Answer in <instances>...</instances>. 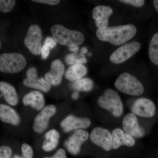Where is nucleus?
<instances>
[{
  "instance_id": "25",
  "label": "nucleus",
  "mask_w": 158,
  "mask_h": 158,
  "mask_svg": "<svg viewBox=\"0 0 158 158\" xmlns=\"http://www.w3.org/2000/svg\"><path fill=\"white\" fill-rule=\"evenodd\" d=\"M65 61L69 65H72L85 64L87 62V60L84 54L73 53L68 54L65 56Z\"/></svg>"
},
{
  "instance_id": "36",
  "label": "nucleus",
  "mask_w": 158,
  "mask_h": 158,
  "mask_svg": "<svg viewBox=\"0 0 158 158\" xmlns=\"http://www.w3.org/2000/svg\"><path fill=\"white\" fill-rule=\"evenodd\" d=\"M88 52V49L86 48V47L82 48L81 49V53L83 54L86 53Z\"/></svg>"
},
{
  "instance_id": "32",
  "label": "nucleus",
  "mask_w": 158,
  "mask_h": 158,
  "mask_svg": "<svg viewBox=\"0 0 158 158\" xmlns=\"http://www.w3.org/2000/svg\"><path fill=\"white\" fill-rule=\"evenodd\" d=\"M65 151L62 148H60L52 156L46 157L44 158H66Z\"/></svg>"
},
{
  "instance_id": "33",
  "label": "nucleus",
  "mask_w": 158,
  "mask_h": 158,
  "mask_svg": "<svg viewBox=\"0 0 158 158\" xmlns=\"http://www.w3.org/2000/svg\"><path fill=\"white\" fill-rule=\"evenodd\" d=\"M69 50L71 52H73L74 53H78L79 50V48L78 46L69 48Z\"/></svg>"
},
{
  "instance_id": "13",
  "label": "nucleus",
  "mask_w": 158,
  "mask_h": 158,
  "mask_svg": "<svg viewBox=\"0 0 158 158\" xmlns=\"http://www.w3.org/2000/svg\"><path fill=\"white\" fill-rule=\"evenodd\" d=\"M132 112L141 117L150 118L154 116L156 106L152 101L146 98H139L134 102Z\"/></svg>"
},
{
  "instance_id": "6",
  "label": "nucleus",
  "mask_w": 158,
  "mask_h": 158,
  "mask_svg": "<svg viewBox=\"0 0 158 158\" xmlns=\"http://www.w3.org/2000/svg\"><path fill=\"white\" fill-rule=\"evenodd\" d=\"M141 47V43L137 41L125 44L111 54L110 58V62L114 64H122L139 52Z\"/></svg>"
},
{
  "instance_id": "8",
  "label": "nucleus",
  "mask_w": 158,
  "mask_h": 158,
  "mask_svg": "<svg viewBox=\"0 0 158 158\" xmlns=\"http://www.w3.org/2000/svg\"><path fill=\"white\" fill-rule=\"evenodd\" d=\"M90 139L92 142L106 151L113 148V137L111 133L102 127L94 128L90 134Z\"/></svg>"
},
{
  "instance_id": "22",
  "label": "nucleus",
  "mask_w": 158,
  "mask_h": 158,
  "mask_svg": "<svg viewBox=\"0 0 158 158\" xmlns=\"http://www.w3.org/2000/svg\"><path fill=\"white\" fill-rule=\"evenodd\" d=\"M42 148L45 152H50L56 148L59 142V134L56 130H50L46 133Z\"/></svg>"
},
{
  "instance_id": "15",
  "label": "nucleus",
  "mask_w": 158,
  "mask_h": 158,
  "mask_svg": "<svg viewBox=\"0 0 158 158\" xmlns=\"http://www.w3.org/2000/svg\"><path fill=\"white\" fill-rule=\"evenodd\" d=\"M113 13V10L109 6H97L92 11V17L95 20V25L98 29L108 27L109 19Z\"/></svg>"
},
{
  "instance_id": "7",
  "label": "nucleus",
  "mask_w": 158,
  "mask_h": 158,
  "mask_svg": "<svg viewBox=\"0 0 158 158\" xmlns=\"http://www.w3.org/2000/svg\"><path fill=\"white\" fill-rule=\"evenodd\" d=\"M42 40L41 29L39 26L34 24L29 28L24 42L31 53L39 55L41 54Z\"/></svg>"
},
{
  "instance_id": "5",
  "label": "nucleus",
  "mask_w": 158,
  "mask_h": 158,
  "mask_svg": "<svg viewBox=\"0 0 158 158\" xmlns=\"http://www.w3.org/2000/svg\"><path fill=\"white\" fill-rule=\"evenodd\" d=\"M26 58L18 53H3L0 56V71L4 73H16L27 65Z\"/></svg>"
},
{
  "instance_id": "11",
  "label": "nucleus",
  "mask_w": 158,
  "mask_h": 158,
  "mask_svg": "<svg viewBox=\"0 0 158 158\" xmlns=\"http://www.w3.org/2000/svg\"><path fill=\"white\" fill-rule=\"evenodd\" d=\"M89 136V133L87 131L83 130L76 131L65 143L69 152L73 155L78 154L82 144L88 140Z\"/></svg>"
},
{
  "instance_id": "1",
  "label": "nucleus",
  "mask_w": 158,
  "mask_h": 158,
  "mask_svg": "<svg viewBox=\"0 0 158 158\" xmlns=\"http://www.w3.org/2000/svg\"><path fill=\"white\" fill-rule=\"evenodd\" d=\"M137 32L135 26L126 24L98 29L96 34L101 41L110 43L114 46H120L125 44L134 38Z\"/></svg>"
},
{
  "instance_id": "28",
  "label": "nucleus",
  "mask_w": 158,
  "mask_h": 158,
  "mask_svg": "<svg viewBox=\"0 0 158 158\" xmlns=\"http://www.w3.org/2000/svg\"><path fill=\"white\" fill-rule=\"evenodd\" d=\"M22 156H21L15 155L14 158H33V151L32 148L29 144L24 143L22 146Z\"/></svg>"
},
{
  "instance_id": "2",
  "label": "nucleus",
  "mask_w": 158,
  "mask_h": 158,
  "mask_svg": "<svg viewBox=\"0 0 158 158\" xmlns=\"http://www.w3.org/2000/svg\"><path fill=\"white\" fill-rule=\"evenodd\" d=\"M51 32L56 42L69 48L79 46L85 41V36L81 32L69 30L61 25L55 24L52 26Z\"/></svg>"
},
{
  "instance_id": "16",
  "label": "nucleus",
  "mask_w": 158,
  "mask_h": 158,
  "mask_svg": "<svg viewBox=\"0 0 158 158\" xmlns=\"http://www.w3.org/2000/svg\"><path fill=\"white\" fill-rule=\"evenodd\" d=\"M91 121L89 118L78 117L70 115L65 118L61 123L62 129L65 132L87 128L90 126Z\"/></svg>"
},
{
  "instance_id": "14",
  "label": "nucleus",
  "mask_w": 158,
  "mask_h": 158,
  "mask_svg": "<svg viewBox=\"0 0 158 158\" xmlns=\"http://www.w3.org/2000/svg\"><path fill=\"white\" fill-rule=\"evenodd\" d=\"M65 69V66L62 61L59 59H55L51 63L50 70L45 74V80L54 86L60 85Z\"/></svg>"
},
{
  "instance_id": "10",
  "label": "nucleus",
  "mask_w": 158,
  "mask_h": 158,
  "mask_svg": "<svg viewBox=\"0 0 158 158\" xmlns=\"http://www.w3.org/2000/svg\"><path fill=\"white\" fill-rule=\"evenodd\" d=\"M27 78L23 81V84L28 88L38 89L45 92L50 90L51 85L45 79L38 77L36 68L31 67L27 72Z\"/></svg>"
},
{
  "instance_id": "4",
  "label": "nucleus",
  "mask_w": 158,
  "mask_h": 158,
  "mask_svg": "<svg viewBox=\"0 0 158 158\" xmlns=\"http://www.w3.org/2000/svg\"><path fill=\"white\" fill-rule=\"evenodd\" d=\"M114 85L120 92L132 96H140L144 91L142 83L136 77L128 73L121 74Z\"/></svg>"
},
{
  "instance_id": "26",
  "label": "nucleus",
  "mask_w": 158,
  "mask_h": 158,
  "mask_svg": "<svg viewBox=\"0 0 158 158\" xmlns=\"http://www.w3.org/2000/svg\"><path fill=\"white\" fill-rule=\"evenodd\" d=\"M56 42L53 38L47 37L46 38L44 44L41 48V55L43 59H46L49 55L51 49L53 48L56 45Z\"/></svg>"
},
{
  "instance_id": "24",
  "label": "nucleus",
  "mask_w": 158,
  "mask_h": 158,
  "mask_svg": "<svg viewBox=\"0 0 158 158\" xmlns=\"http://www.w3.org/2000/svg\"><path fill=\"white\" fill-rule=\"evenodd\" d=\"M148 56L151 62L158 66V33L153 36L148 47Z\"/></svg>"
},
{
  "instance_id": "21",
  "label": "nucleus",
  "mask_w": 158,
  "mask_h": 158,
  "mask_svg": "<svg viewBox=\"0 0 158 158\" xmlns=\"http://www.w3.org/2000/svg\"><path fill=\"white\" fill-rule=\"evenodd\" d=\"M88 72L87 67L83 64L71 65L66 70L65 78L70 81H75L83 78Z\"/></svg>"
},
{
  "instance_id": "31",
  "label": "nucleus",
  "mask_w": 158,
  "mask_h": 158,
  "mask_svg": "<svg viewBox=\"0 0 158 158\" xmlns=\"http://www.w3.org/2000/svg\"><path fill=\"white\" fill-rule=\"evenodd\" d=\"M32 2H35L46 4L50 6H56L60 3V1L58 0H32Z\"/></svg>"
},
{
  "instance_id": "3",
  "label": "nucleus",
  "mask_w": 158,
  "mask_h": 158,
  "mask_svg": "<svg viewBox=\"0 0 158 158\" xmlns=\"http://www.w3.org/2000/svg\"><path fill=\"white\" fill-rule=\"evenodd\" d=\"M100 107L109 111L115 117H120L123 111V105L119 94L112 89H108L97 100Z\"/></svg>"
},
{
  "instance_id": "19",
  "label": "nucleus",
  "mask_w": 158,
  "mask_h": 158,
  "mask_svg": "<svg viewBox=\"0 0 158 158\" xmlns=\"http://www.w3.org/2000/svg\"><path fill=\"white\" fill-rule=\"evenodd\" d=\"M0 119L1 121L12 125L19 124L20 118L16 112L7 105H0Z\"/></svg>"
},
{
  "instance_id": "17",
  "label": "nucleus",
  "mask_w": 158,
  "mask_h": 158,
  "mask_svg": "<svg viewBox=\"0 0 158 158\" xmlns=\"http://www.w3.org/2000/svg\"><path fill=\"white\" fill-rule=\"evenodd\" d=\"M112 135L113 149H118L123 145H125L127 147H133L135 144L134 138L124 132L120 129L116 128L113 130Z\"/></svg>"
},
{
  "instance_id": "9",
  "label": "nucleus",
  "mask_w": 158,
  "mask_h": 158,
  "mask_svg": "<svg viewBox=\"0 0 158 158\" xmlns=\"http://www.w3.org/2000/svg\"><path fill=\"white\" fill-rule=\"evenodd\" d=\"M56 109L53 105L46 106L41 110L34 118L33 128L34 131L42 133L48 126L51 117L55 115Z\"/></svg>"
},
{
  "instance_id": "20",
  "label": "nucleus",
  "mask_w": 158,
  "mask_h": 158,
  "mask_svg": "<svg viewBox=\"0 0 158 158\" xmlns=\"http://www.w3.org/2000/svg\"><path fill=\"white\" fill-rule=\"evenodd\" d=\"M1 94L9 104L15 106L18 102V96L15 88L6 82H0Z\"/></svg>"
},
{
  "instance_id": "29",
  "label": "nucleus",
  "mask_w": 158,
  "mask_h": 158,
  "mask_svg": "<svg viewBox=\"0 0 158 158\" xmlns=\"http://www.w3.org/2000/svg\"><path fill=\"white\" fill-rule=\"evenodd\" d=\"M12 150L9 146H1L0 148V158H11Z\"/></svg>"
},
{
  "instance_id": "18",
  "label": "nucleus",
  "mask_w": 158,
  "mask_h": 158,
  "mask_svg": "<svg viewBox=\"0 0 158 158\" xmlns=\"http://www.w3.org/2000/svg\"><path fill=\"white\" fill-rule=\"evenodd\" d=\"M23 102L24 106H31L37 110L43 109L45 103L43 95L37 91H32L26 94L23 98Z\"/></svg>"
},
{
  "instance_id": "30",
  "label": "nucleus",
  "mask_w": 158,
  "mask_h": 158,
  "mask_svg": "<svg viewBox=\"0 0 158 158\" xmlns=\"http://www.w3.org/2000/svg\"><path fill=\"white\" fill-rule=\"evenodd\" d=\"M119 2L138 8L142 7L145 3L144 0H121Z\"/></svg>"
},
{
  "instance_id": "34",
  "label": "nucleus",
  "mask_w": 158,
  "mask_h": 158,
  "mask_svg": "<svg viewBox=\"0 0 158 158\" xmlns=\"http://www.w3.org/2000/svg\"><path fill=\"white\" fill-rule=\"evenodd\" d=\"M79 96V94L77 91H75V92H73L72 95V98L74 100L77 99L78 98Z\"/></svg>"
},
{
  "instance_id": "35",
  "label": "nucleus",
  "mask_w": 158,
  "mask_h": 158,
  "mask_svg": "<svg viewBox=\"0 0 158 158\" xmlns=\"http://www.w3.org/2000/svg\"><path fill=\"white\" fill-rule=\"evenodd\" d=\"M153 4L156 11L158 12V0H154L153 1Z\"/></svg>"
},
{
  "instance_id": "37",
  "label": "nucleus",
  "mask_w": 158,
  "mask_h": 158,
  "mask_svg": "<svg viewBox=\"0 0 158 158\" xmlns=\"http://www.w3.org/2000/svg\"><path fill=\"white\" fill-rule=\"evenodd\" d=\"M88 56H91V53H89L88 54Z\"/></svg>"
},
{
  "instance_id": "12",
  "label": "nucleus",
  "mask_w": 158,
  "mask_h": 158,
  "mask_svg": "<svg viewBox=\"0 0 158 158\" xmlns=\"http://www.w3.org/2000/svg\"><path fill=\"white\" fill-rule=\"evenodd\" d=\"M123 126L125 133L131 137L141 138L145 135V131L138 123V118L134 113H128L123 120Z\"/></svg>"
},
{
  "instance_id": "23",
  "label": "nucleus",
  "mask_w": 158,
  "mask_h": 158,
  "mask_svg": "<svg viewBox=\"0 0 158 158\" xmlns=\"http://www.w3.org/2000/svg\"><path fill=\"white\" fill-rule=\"evenodd\" d=\"M71 86L73 89L77 91L88 92L93 89L94 83L90 78H83L74 81Z\"/></svg>"
},
{
  "instance_id": "27",
  "label": "nucleus",
  "mask_w": 158,
  "mask_h": 158,
  "mask_svg": "<svg viewBox=\"0 0 158 158\" xmlns=\"http://www.w3.org/2000/svg\"><path fill=\"white\" fill-rule=\"evenodd\" d=\"M16 1L14 0H1L0 1V11L3 13H8L13 9Z\"/></svg>"
}]
</instances>
